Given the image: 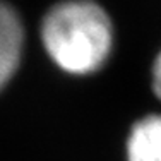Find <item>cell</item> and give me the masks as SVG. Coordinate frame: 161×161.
<instances>
[{"instance_id": "cell-1", "label": "cell", "mask_w": 161, "mask_h": 161, "mask_svg": "<svg viewBox=\"0 0 161 161\" xmlns=\"http://www.w3.org/2000/svg\"><path fill=\"white\" fill-rule=\"evenodd\" d=\"M43 48L64 72H98L113 50V22L94 0H64L45 14L40 28Z\"/></svg>"}, {"instance_id": "cell-3", "label": "cell", "mask_w": 161, "mask_h": 161, "mask_svg": "<svg viewBox=\"0 0 161 161\" xmlns=\"http://www.w3.org/2000/svg\"><path fill=\"white\" fill-rule=\"evenodd\" d=\"M127 161H161V115H147L132 125Z\"/></svg>"}, {"instance_id": "cell-4", "label": "cell", "mask_w": 161, "mask_h": 161, "mask_svg": "<svg viewBox=\"0 0 161 161\" xmlns=\"http://www.w3.org/2000/svg\"><path fill=\"white\" fill-rule=\"evenodd\" d=\"M153 91L161 101V52L158 53L154 64H153Z\"/></svg>"}, {"instance_id": "cell-2", "label": "cell", "mask_w": 161, "mask_h": 161, "mask_svg": "<svg viewBox=\"0 0 161 161\" xmlns=\"http://www.w3.org/2000/svg\"><path fill=\"white\" fill-rule=\"evenodd\" d=\"M24 47L21 17L9 3L0 0V91L16 74Z\"/></svg>"}]
</instances>
